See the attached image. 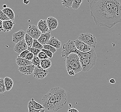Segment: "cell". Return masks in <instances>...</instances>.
I'll return each mask as SVG.
<instances>
[{
	"label": "cell",
	"instance_id": "obj_1",
	"mask_svg": "<svg viewBox=\"0 0 121 112\" xmlns=\"http://www.w3.org/2000/svg\"><path fill=\"white\" fill-rule=\"evenodd\" d=\"M89 7L91 16L96 25L110 29L121 23L119 0H92Z\"/></svg>",
	"mask_w": 121,
	"mask_h": 112
},
{
	"label": "cell",
	"instance_id": "obj_2",
	"mask_svg": "<svg viewBox=\"0 0 121 112\" xmlns=\"http://www.w3.org/2000/svg\"><path fill=\"white\" fill-rule=\"evenodd\" d=\"M42 102L45 109L49 111L57 112L60 110L56 99L50 91L43 95Z\"/></svg>",
	"mask_w": 121,
	"mask_h": 112
},
{
	"label": "cell",
	"instance_id": "obj_3",
	"mask_svg": "<svg viewBox=\"0 0 121 112\" xmlns=\"http://www.w3.org/2000/svg\"><path fill=\"white\" fill-rule=\"evenodd\" d=\"M50 91L56 99L60 110L64 107L68 101V94L65 90L59 87H56L52 89Z\"/></svg>",
	"mask_w": 121,
	"mask_h": 112
},
{
	"label": "cell",
	"instance_id": "obj_4",
	"mask_svg": "<svg viewBox=\"0 0 121 112\" xmlns=\"http://www.w3.org/2000/svg\"><path fill=\"white\" fill-rule=\"evenodd\" d=\"M66 59V65L71 66L76 74L82 71L80 58L77 54H70Z\"/></svg>",
	"mask_w": 121,
	"mask_h": 112
},
{
	"label": "cell",
	"instance_id": "obj_5",
	"mask_svg": "<svg viewBox=\"0 0 121 112\" xmlns=\"http://www.w3.org/2000/svg\"><path fill=\"white\" fill-rule=\"evenodd\" d=\"M97 59V56L95 51L89 58L80 59L82 68V71L84 72H87L91 70L95 65Z\"/></svg>",
	"mask_w": 121,
	"mask_h": 112
},
{
	"label": "cell",
	"instance_id": "obj_6",
	"mask_svg": "<svg viewBox=\"0 0 121 112\" xmlns=\"http://www.w3.org/2000/svg\"><path fill=\"white\" fill-rule=\"evenodd\" d=\"M78 39L82 42H84L93 48H95V47L97 43L96 37L93 35L89 33H82L79 35Z\"/></svg>",
	"mask_w": 121,
	"mask_h": 112
},
{
	"label": "cell",
	"instance_id": "obj_7",
	"mask_svg": "<svg viewBox=\"0 0 121 112\" xmlns=\"http://www.w3.org/2000/svg\"><path fill=\"white\" fill-rule=\"evenodd\" d=\"M77 50L75 46L74 41L69 40L66 43L64 44L61 51V56L66 58L70 54L75 53Z\"/></svg>",
	"mask_w": 121,
	"mask_h": 112
},
{
	"label": "cell",
	"instance_id": "obj_8",
	"mask_svg": "<svg viewBox=\"0 0 121 112\" xmlns=\"http://www.w3.org/2000/svg\"><path fill=\"white\" fill-rule=\"evenodd\" d=\"M49 73V71L47 70H45L42 68L40 64L35 66L33 72V76L38 79H44Z\"/></svg>",
	"mask_w": 121,
	"mask_h": 112
},
{
	"label": "cell",
	"instance_id": "obj_9",
	"mask_svg": "<svg viewBox=\"0 0 121 112\" xmlns=\"http://www.w3.org/2000/svg\"><path fill=\"white\" fill-rule=\"evenodd\" d=\"M26 33L35 39H38L42 33L37 26L34 25H29L26 30Z\"/></svg>",
	"mask_w": 121,
	"mask_h": 112
},
{
	"label": "cell",
	"instance_id": "obj_10",
	"mask_svg": "<svg viewBox=\"0 0 121 112\" xmlns=\"http://www.w3.org/2000/svg\"><path fill=\"white\" fill-rule=\"evenodd\" d=\"M74 42L77 49L80 51L82 52H88L91 51L92 49H94L91 47L89 46L88 45L86 44V43H85L84 42L79 40L78 39L75 40Z\"/></svg>",
	"mask_w": 121,
	"mask_h": 112
},
{
	"label": "cell",
	"instance_id": "obj_11",
	"mask_svg": "<svg viewBox=\"0 0 121 112\" xmlns=\"http://www.w3.org/2000/svg\"><path fill=\"white\" fill-rule=\"evenodd\" d=\"M28 46L24 39L16 44L14 47V50L16 53L20 54L22 52L28 50Z\"/></svg>",
	"mask_w": 121,
	"mask_h": 112
},
{
	"label": "cell",
	"instance_id": "obj_12",
	"mask_svg": "<svg viewBox=\"0 0 121 112\" xmlns=\"http://www.w3.org/2000/svg\"><path fill=\"white\" fill-rule=\"evenodd\" d=\"M35 66H36L32 64L22 66H19L18 70L23 75H31L33 73Z\"/></svg>",
	"mask_w": 121,
	"mask_h": 112
},
{
	"label": "cell",
	"instance_id": "obj_13",
	"mask_svg": "<svg viewBox=\"0 0 121 112\" xmlns=\"http://www.w3.org/2000/svg\"><path fill=\"white\" fill-rule=\"evenodd\" d=\"M26 33L23 30H20L16 33H14L13 35V42L16 44L23 40L25 39Z\"/></svg>",
	"mask_w": 121,
	"mask_h": 112
},
{
	"label": "cell",
	"instance_id": "obj_14",
	"mask_svg": "<svg viewBox=\"0 0 121 112\" xmlns=\"http://www.w3.org/2000/svg\"><path fill=\"white\" fill-rule=\"evenodd\" d=\"M49 31L56 29L58 26V22L57 19L53 16H49L47 19Z\"/></svg>",
	"mask_w": 121,
	"mask_h": 112
},
{
	"label": "cell",
	"instance_id": "obj_15",
	"mask_svg": "<svg viewBox=\"0 0 121 112\" xmlns=\"http://www.w3.org/2000/svg\"><path fill=\"white\" fill-rule=\"evenodd\" d=\"M15 25V23L12 20L3 21L4 32L9 33L11 31Z\"/></svg>",
	"mask_w": 121,
	"mask_h": 112
},
{
	"label": "cell",
	"instance_id": "obj_16",
	"mask_svg": "<svg viewBox=\"0 0 121 112\" xmlns=\"http://www.w3.org/2000/svg\"><path fill=\"white\" fill-rule=\"evenodd\" d=\"M37 26L42 33H48L49 31L47 20L40 19L37 23Z\"/></svg>",
	"mask_w": 121,
	"mask_h": 112
},
{
	"label": "cell",
	"instance_id": "obj_17",
	"mask_svg": "<svg viewBox=\"0 0 121 112\" xmlns=\"http://www.w3.org/2000/svg\"><path fill=\"white\" fill-rule=\"evenodd\" d=\"M51 37V35L50 32L42 33L39 38L37 39L38 42L42 45H45L48 44L49 41Z\"/></svg>",
	"mask_w": 121,
	"mask_h": 112
},
{
	"label": "cell",
	"instance_id": "obj_18",
	"mask_svg": "<svg viewBox=\"0 0 121 112\" xmlns=\"http://www.w3.org/2000/svg\"><path fill=\"white\" fill-rule=\"evenodd\" d=\"M16 63L19 66H22L32 64L31 61H28L26 59L21 58L19 56L16 58Z\"/></svg>",
	"mask_w": 121,
	"mask_h": 112
},
{
	"label": "cell",
	"instance_id": "obj_19",
	"mask_svg": "<svg viewBox=\"0 0 121 112\" xmlns=\"http://www.w3.org/2000/svg\"><path fill=\"white\" fill-rule=\"evenodd\" d=\"M47 44L51 45L57 49H60L61 46V43L60 41L54 36L51 37Z\"/></svg>",
	"mask_w": 121,
	"mask_h": 112
},
{
	"label": "cell",
	"instance_id": "obj_20",
	"mask_svg": "<svg viewBox=\"0 0 121 112\" xmlns=\"http://www.w3.org/2000/svg\"><path fill=\"white\" fill-rule=\"evenodd\" d=\"M4 82L7 91H10L13 86L14 82L13 80L9 77H6L4 78Z\"/></svg>",
	"mask_w": 121,
	"mask_h": 112
},
{
	"label": "cell",
	"instance_id": "obj_21",
	"mask_svg": "<svg viewBox=\"0 0 121 112\" xmlns=\"http://www.w3.org/2000/svg\"><path fill=\"white\" fill-rule=\"evenodd\" d=\"M3 12L8 16L10 20L14 21L15 19V13L13 10L9 7H6L2 9Z\"/></svg>",
	"mask_w": 121,
	"mask_h": 112
},
{
	"label": "cell",
	"instance_id": "obj_22",
	"mask_svg": "<svg viewBox=\"0 0 121 112\" xmlns=\"http://www.w3.org/2000/svg\"><path fill=\"white\" fill-rule=\"evenodd\" d=\"M40 65L45 70L48 69L52 65V62L49 59L40 60Z\"/></svg>",
	"mask_w": 121,
	"mask_h": 112
},
{
	"label": "cell",
	"instance_id": "obj_23",
	"mask_svg": "<svg viewBox=\"0 0 121 112\" xmlns=\"http://www.w3.org/2000/svg\"><path fill=\"white\" fill-rule=\"evenodd\" d=\"M34 38L30 35H29L28 33H26V36L25 37V40L26 44L28 45V47H32L33 42H34Z\"/></svg>",
	"mask_w": 121,
	"mask_h": 112
},
{
	"label": "cell",
	"instance_id": "obj_24",
	"mask_svg": "<svg viewBox=\"0 0 121 112\" xmlns=\"http://www.w3.org/2000/svg\"><path fill=\"white\" fill-rule=\"evenodd\" d=\"M30 100L31 101L33 106L35 110H40V109H45L44 107H43V105H41L39 103H37V102H36L34 98H32Z\"/></svg>",
	"mask_w": 121,
	"mask_h": 112
},
{
	"label": "cell",
	"instance_id": "obj_25",
	"mask_svg": "<svg viewBox=\"0 0 121 112\" xmlns=\"http://www.w3.org/2000/svg\"><path fill=\"white\" fill-rule=\"evenodd\" d=\"M83 0H73L71 7L75 10L78 9L79 8Z\"/></svg>",
	"mask_w": 121,
	"mask_h": 112
},
{
	"label": "cell",
	"instance_id": "obj_26",
	"mask_svg": "<svg viewBox=\"0 0 121 112\" xmlns=\"http://www.w3.org/2000/svg\"><path fill=\"white\" fill-rule=\"evenodd\" d=\"M73 0H61V2L64 7L70 8L72 6Z\"/></svg>",
	"mask_w": 121,
	"mask_h": 112
},
{
	"label": "cell",
	"instance_id": "obj_27",
	"mask_svg": "<svg viewBox=\"0 0 121 112\" xmlns=\"http://www.w3.org/2000/svg\"><path fill=\"white\" fill-rule=\"evenodd\" d=\"M7 91L6 88L5 86L4 82V79H0V93H4L5 91Z\"/></svg>",
	"mask_w": 121,
	"mask_h": 112
},
{
	"label": "cell",
	"instance_id": "obj_28",
	"mask_svg": "<svg viewBox=\"0 0 121 112\" xmlns=\"http://www.w3.org/2000/svg\"><path fill=\"white\" fill-rule=\"evenodd\" d=\"M32 47H35L36 48L40 49L41 50L43 49V45H42L41 43H40L37 39H34V42H33Z\"/></svg>",
	"mask_w": 121,
	"mask_h": 112
},
{
	"label": "cell",
	"instance_id": "obj_29",
	"mask_svg": "<svg viewBox=\"0 0 121 112\" xmlns=\"http://www.w3.org/2000/svg\"><path fill=\"white\" fill-rule=\"evenodd\" d=\"M43 46V49L49 50V51L52 52L53 54L55 53L57 51V49L56 48H55V47H54L53 46H52L50 44H45Z\"/></svg>",
	"mask_w": 121,
	"mask_h": 112
},
{
	"label": "cell",
	"instance_id": "obj_30",
	"mask_svg": "<svg viewBox=\"0 0 121 112\" xmlns=\"http://www.w3.org/2000/svg\"><path fill=\"white\" fill-rule=\"evenodd\" d=\"M28 50H29L30 52H31L32 53L34 54L35 56H37L39 53L41 51V50L36 48L35 47H28Z\"/></svg>",
	"mask_w": 121,
	"mask_h": 112
},
{
	"label": "cell",
	"instance_id": "obj_31",
	"mask_svg": "<svg viewBox=\"0 0 121 112\" xmlns=\"http://www.w3.org/2000/svg\"><path fill=\"white\" fill-rule=\"evenodd\" d=\"M0 20L3 21L10 20L8 16L3 12L2 9L0 10Z\"/></svg>",
	"mask_w": 121,
	"mask_h": 112
},
{
	"label": "cell",
	"instance_id": "obj_32",
	"mask_svg": "<svg viewBox=\"0 0 121 112\" xmlns=\"http://www.w3.org/2000/svg\"><path fill=\"white\" fill-rule=\"evenodd\" d=\"M32 64L35 66H37L40 64V59L37 56H35L31 61Z\"/></svg>",
	"mask_w": 121,
	"mask_h": 112
},
{
	"label": "cell",
	"instance_id": "obj_33",
	"mask_svg": "<svg viewBox=\"0 0 121 112\" xmlns=\"http://www.w3.org/2000/svg\"><path fill=\"white\" fill-rule=\"evenodd\" d=\"M37 56L40 59V60H42V59H49V57L47 56V54L45 53L43 51H41L40 52L39 54H38Z\"/></svg>",
	"mask_w": 121,
	"mask_h": 112
},
{
	"label": "cell",
	"instance_id": "obj_34",
	"mask_svg": "<svg viewBox=\"0 0 121 112\" xmlns=\"http://www.w3.org/2000/svg\"><path fill=\"white\" fill-rule=\"evenodd\" d=\"M41 51L44 52L46 54H47V56H48L49 58H52L53 55V53L52 52L49 51V50H46V49H43Z\"/></svg>",
	"mask_w": 121,
	"mask_h": 112
},
{
	"label": "cell",
	"instance_id": "obj_35",
	"mask_svg": "<svg viewBox=\"0 0 121 112\" xmlns=\"http://www.w3.org/2000/svg\"><path fill=\"white\" fill-rule=\"evenodd\" d=\"M30 51L28 50H26L25 51H24L23 52H22V53H21V54H20L19 55V56L21 57V58H22L26 59V56H27V55L29 53H30Z\"/></svg>",
	"mask_w": 121,
	"mask_h": 112
},
{
	"label": "cell",
	"instance_id": "obj_36",
	"mask_svg": "<svg viewBox=\"0 0 121 112\" xmlns=\"http://www.w3.org/2000/svg\"><path fill=\"white\" fill-rule=\"evenodd\" d=\"M34 56H35L34 54H33V53H32L31 52H30V53H29L27 55V56H26V60H28V61H31L32 60L33 58L34 57Z\"/></svg>",
	"mask_w": 121,
	"mask_h": 112
},
{
	"label": "cell",
	"instance_id": "obj_37",
	"mask_svg": "<svg viewBox=\"0 0 121 112\" xmlns=\"http://www.w3.org/2000/svg\"><path fill=\"white\" fill-rule=\"evenodd\" d=\"M28 110H29V111H31L32 110H34V108L32 104V102L31 100H30L29 101L28 103Z\"/></svg>",
	"mask_w": 121,
	"mask_h": 112
},
{
	"label": "cell",
	"instance_id": "obj_38",
	"mask_svg": "<svg viewBox=\"0 0 121 112\" xmlns=\"http://www.w3.org/2000/svg\"><path fill=\"white\" fill-rule=\"evenodd\" d=\"M68 112H79L78 110L76 109L75 108H70L68 110Z\"/></svg>",
	"mask_w": 121,
	"mask_h": 112
},
{
	"label": "cell",
	"instance_id": "obj_39",
	"mask_svg": "<svg viewBox=\"0 0 121 112\" xmlns=\"http://www.w3.org/2000/svg\"><path fill=\"white\" fill-rule=\"evenodd\" d=\"M0 32H3V21L0 20Z\"/></svg>",
	"mask_w": 121,
	"mask_h": 112
},
{
	"label": "cell",
	"instance_id": "obj_40",
	"mask_svg": "<svg viewBox=\"0 0 121 112\" xmlns=\"http://www.w3.org/2000/svg\"><path fill=\"white\" fill-rule=\"evenodd\" d=\"M109 82L111 84H115L116 83V81L114 79H111L109 80Z\"/></svg>",
	"mask_w": 121,
	"mask_h": 112
},
{
	"label": "cell",
	"instance_id": "obj_41",
	"mask_svg": "<svg viewBox=\"0 0 121 112\" xmlns=\"http://www.w3.org/2000/svg\"><path fill=\"white\" fill-rule=\"evenodd\" d=\"M42 110V109H40V110H35V109H34V110H32L31 111H29V112H40Z\"/></svg>",
	"mask_w": 121,
	"mask_h": 112
},
{
	"label": "cell",
	"instance_id": "obj_42",
	"mask_svg": "<svg viewBox=\"0 0 121 112\" xmlns=\"http://www.w3.org/2000/svg\"><path fill=\"white\" fill-rule=\"evenodd\" d=\"M23 3L25 4L28 5V3H29V1L28 0H24Z\"/></svg>",
	"mask_w": 121,
	"mask_h": 112
},
{
	"label": "cell",
	"instance_id": "obj_43",
	"mask_svg": "<svg viewBox=\"0 0 121 112\" xmlns=\"http://www.w3.org/2000/svg\"><path fill=\"white\" fill-rule=\"evenodd\" d=\"M45 109H42L40 111V112H45Z\"/></svg>",
	"mask_w": 121,
	"mask_h": 112
},
{
	"label": "cell",
	"instance_id": "obj_44",
	"mask_svg": "<svg viewBox=\"0 0 121 112\" xmlns=\"http://www.w3.org/2000/svg\"><path fill=\"white\" fill-rule=\"evenodd\" d=\"M3 7H4V8H6V7H7V6L6 5H3Z\"/></svg>",
	"mask_w": 121,
	"mask_h": 112
}]
</instances>
